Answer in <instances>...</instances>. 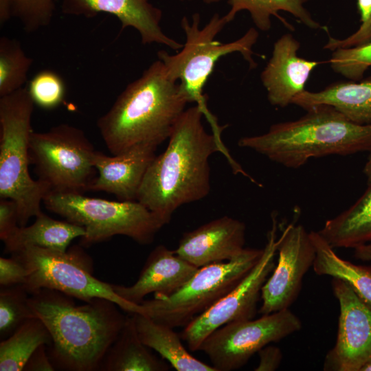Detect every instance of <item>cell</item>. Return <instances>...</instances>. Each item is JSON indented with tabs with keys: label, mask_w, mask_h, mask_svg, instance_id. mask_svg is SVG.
Here are the masks:
<instances>
[{
	"label": "cell",
	"mask_w": 371,
	"mask_h": 371,
	"mask_svg": "<svg viewBox=\"0 0 371 371\" xmlns=\"http://www.w3.org/2000/svg\"><path fill=\"white\" fill-rule=\"evenodd\" d=\"M278 240V262L261 290L262 315L289 308L297 298L303 278L315 258L310 233L302 225H288Z\"/></svg>",
	"instance_id": "obj_13"
},
{
	"label": "cell",
	"mask_w": 371,
	"mask_h": 371,
	"mask_svg": "<svg viewBox=\"0 0 371 371\" xmlns=\"http://www.w3.org/2000/svg\"><path fill=\"white\" fill-rule=\"evenodd\" d=\"M177 256L174 250L160 245L148 255L137 281L131 286L112 284L125 300L141 304L150 293L169 295L180 289L198 270Z\"/></svg>",
	"instance_id": "obj_19"
},
{
	"label": "cell",
	"mask_w": 371,
	"mask_h": 371,
	"mask_svg": "<svg viewBox=\"0 0 371 371\" xmlns=\"http://www.w3.org/2000/svg\"><path fill=\"white\" fill-rule=\"evenodd\" d=\"M27 271L23 286L30 294L41 289L60 291L74 298L89 302L102 297L115 303L129 314L143 313L141 304L129 302L114 291L112 284L92 275L90 258L80 246L60 251L27 246L11 254Z\"/></svg>",
	"instance_id": "obj_9"
},
{
	"label": "cell",
	"mask_w": 371,
	"mask_h": 371,
	"mask_svg": "<svg viewBox=\"0 0 371 371\" xmlns=\"http://www.w3.org/2000/svg\"><path fill=\"white\" fill-rule=\"evenodd\" d=\"M34 103L26 88L0 97V197L16 202L19 225L42 212L49 187L29 172V144Z\"/></svg>",
	"instance_id": "obj_5"
},
{
	"label": "cell",
	"mask_w": 371,
	"mask_h": 371,
	"mask_svg": "<svg viewBox=\"0 0 371 371\" xmlns=\"http://www.w3.org/2000/svg\"><path fill=\"white\" fill-rule=\"evenodd\" d=\"M309 233L315 249L314 271L319 276H330L344 281L371 306V267L342 259L318 232Z\"/></svg>",
	"instance_id": "obj_25"
},
{
	"label": "cell",
	"mask_w": 371,
	"mask_h": 371,
	"mask_svg": "<svg viewBox=\"0 0 371 371\" xmlns=\"http://www.w3.org/2000/svg\"><path fill=\"white\" fill-rule=\"evenodd\" d=\"M180 1H190V0H180ZM201 1H202L205 3L210 4V3H219L223 1H229V0H201Z\"/></svg>",
	"instance_id": "obj_42"
},
{
	"label": "cell",
	"mask_w": 371,
	"mask_h": 371,
	"mask_svg": "<svg viewBox=\"0 0 371 371\" xmlns=\"http://www.w3.org/2000/svg\"><path fill=\"white\" fill-rule=\"evenodd\" d=\"M156 149L153 146L138 145L113 156L95 150L93 164L98 175L89 190L113 194L120 201H137L139 189L155 157Z\"/></svg>",
	"instance_id": "obj_18"
},
{
	"label": "cell",
	"mask_w": 371,
	"mask_h": 371,
	"mask_svg": "<svg viewBox=\"0 0 371 371\" xmlns=\"http://www.w3.org/2000/svg\"><path fill=\"white\" fill-rule=\"evenodd\" d=\"M306 111L296 120L271 125L264 134L243 137L238 144L290 168L311 158L371 151V124L353 122L327 104Z\"/></svg>",
	"instance_id": "obj_4"
},
{
	"label": "cell",
	"mask_w": 371,
	"mask_h": 371,
	"mask_svg": "<svg viewBox=\"0 0 371 371\" xmlns=\"http://www.w3.org/2000/svg\"><path fill=\"white\" fill-rule=\"evenodd\" d=\"M47 345L40 346L32 353L26 364L24 366L25 371H54L55 368L53 366L48 352H47Z\"/></svg>",
	"instance_id": "obj_37"
},
{
	"label": "cell",
	"mask_w": 371,
	"mask_h": 371,
	"mask_svg": "<svg viewBox=\"0 0 371 371\" xmlns=\"http://www.w3.org/2000/svg\"><path fill=\"white\" fill-rule=\"evenodd\" d=\"M45 207L66 221L84 227L80 245L89 247L116 235L132 238L141 245L151 243L165 224L137 201H109L80 193L49 192Z\"/></svg>",
	"instance_id": "obj_6"
},
{
	"label": "cell",
	"mask_w": 371,
	"mask_h": 371,
	"mask_svg": "<svg viewBox=\"0 0 371 371\" xmlns=\"http://www.w3.org/2000/svg\"><path fill=\"white\" fill-rule=\"evenodd\" d=\"M292 104L306 111L316 105H330L353 122L370 124L371 76L359 82H335L319 91L304 90Z\"/></svg>",
	"instance_id": "obj_20"
},
{
	"label": "cell",
	"mask_w": 371,
	"mask_h": 371,
	"mask_svg": "<svg viewBox=\"0 0 371 371\" xmlns=\"http://www.w3.org/2000/svg\"><path fill=\"white\" fill-rule=\"evenodd\" d=\"M63 13L92 18L100 13L116 16L122 30L126 27L136 30L144 44L164 45L173 50L183 45L164 33L160 22L162 12L149 0H60Z\"/></svg>",
	"instance_id": "obj_15"
},
{
	"label": "cell",
	"mask_w": 371,
	"mask_h": 371,
	"mask_svg": "<svg viewBox=\"0 0 371 371\" xmlns=\"http://www.w3.org/2000/svg\"><path fill=\"white\" fill-rule=\"evenodd\" d=\"M360 371H371V359L369 360L360 370Z\"/></svg>",
	"instance_id": "obj_41"
},
{
	"label": "cell",
	"mask_w": 371,
	"mask_h": 371,
	"mask_svg": "<svg viewBox=\"0 0 371 371\" xmlns=\"http://www.w3.org/2000/svg\"><path fill=\"white\" fill-rule=\"evenodd\" d=\"M189 102L188 94L157 59L126 86L97 126L113 155L138 145L157 148L169 139Z\"/></svg>",
	"instance_id": "obj_3"
},
{
	"label": "cell",
	"mask_w": 371,
	"mask_h": 371,
	"mask_svg": "<svg viewBox=\"0 0 371 371\" xmlns=\"http://www.w3.org/2000/svg\"><path fill=\"white\" fill-rule=\"evenodd\" d=\"M18 208L15 201L0 200V239L6 240L19 227Z\"/></svg>",
	"instance_id": "obj_35"
},
{
	"label": "cell",
	"mask_w": 371,
	"mask_h": 371,
	"mask_svg": "<svg viewBox=\"0 0 371 371\" xmlns=\"http://www.w3.org/2000/svg\"><path fill=\"white\" fill-rule=\"evenodd\" d=\"M332 286L340 313L336 344L324 369L360 371L371 359V306L344 281L334 278Z\"/></svg>",
	"instance_id": "obj_14"
},
{
	"label": "cell",
	"mask_w": 371,
	"mask_h": 371,
	"mask_svg": "<svg viewBox=\"0 0 371 371\" xmlns=\"http://www.w3.org/2000/svg\"><path fill=\"white\" fill-rule=\"evenodd\" d=\"M355 256L364 261H371V243L365 244L355 248Z\"/></svg>",
	"instance_id": "obj_39"
},
{
	"label": "cell",
	"mask_w": 371,
	"mask_h": 371,
	"mask_svg": "<svg viewBox=\"0 0 371 371\" xmlns=\"http://www.w3.org/2000/svg\"><path fill=\"white\" fill-rule=\"evenodd\" d=\"M363 173L366 177L368 186L371 185V151L364 166Z\"/></svg>",
	"instance_id": "obj_40"
},
{
	"label": "cell",
	"mask_w": 371,
	"mask_h": 371,
	"mask_svg": "<svg viewBox=\"0 0 371 371\" xmlns=\"http://www.w3.org/2000/svg\"><path fill=\"white\" fill-rule=\"evenodd\" d=\"M95 152L85 132L68 124L54 126L45 132L33 131L30 138V164L38 179L52 192L89 191L98 175L93 164Z\"/></svg>",
	"instance_id": "obj_10"
},
{
	"label": "cell",
	"mask_w": 371,
	"mask_h": 371,
	"mask_svg": "<svg viewBox=\"0 0 371 371\" xmlns=\"http://www.w3.org/2000/svg\"><path fill=\"white\" fill-rule=\"evenodd\" d=\"M227 23L225 16L215 13L201 28L199 13L192 15L191 22L184 16L181 26L186 35V43L181 50L173 55L165 50L157 52V58L164 64L168 76L180 84L190 102L205 106L203 87L216 62L223 56L238 52L251 68L256 66L252 56L258 32L251 27L238 39L222 43L215 38Z\"/></svg>",
	"instance_id": "obj_7"
},
{
	"label": "cell",
	"mask_w": 371,
	"mask_h": 371,
	"mask_svg": "<svg viewBox=\"0 0 371 371\" xmlns=\"http://www.w3.org/2000/svg\"><path fill=\"white\" fill-rule=\"evenodd\" d=\"M147 348L139 337L133 314H130L117 339L106 352L99 370H169L166 361L155 356Z\"/></svg>",
	"instance_id": "obj_21"
},
{
	"label": "cell",
	"mask_w": 371,
	"mask_h": 371,
	"mask_svg": "<svg viewBox=\"0 0 371 371\" xmlns=\"http://www.w3.org/2000/svg\"><path fill=\"white\" fill-rule=\"evenodd\" d=\"M361 25L358 30L344 39L335 38L328 34V40L323 47L333 51L339 48H349L364 45L371 42V0H357Z\"/></svg>",
	"instance_id": "obj_33"
},
{
	"label": "cell",
	"mask_w": 371,
	"mask_h": 371,
	"mask_svg": "<svg viewBox=\"0 0 371 371\" xmlns=\"http://www.w3.org/2000/svg\"><path fill=\"white\" fill-rule=\"evenodd\" d=\"M245 228L244 223L225 216L184 233L174 251L198 268L227 261L245 249Z\"/></svg>",
	"instance_id": "obj_16"
},
{
	"label": "cell",
	"mask_w": 371,
	"mask_h": 371,
	"mask_svg": "<svg viewBox=\"0 0 371 371\" xmlns=\"http://www.w3.org/2000/svg\"><path fill=\"white\" fill-rule=\"evenodd\" d=\"M258 352L260 360L254 370L273 371L279 367L282 359V354L279 348L267 345Z\"/></svg>",
	"instance_id": "obj_36"
},
{
	"label": "cell",
	"mask_w": 371,
	"mask_h": 371,
	"mask_svg": "<svg viewBox=\"0 0 371 371\" xmlns=\"http://www.w3.org/2000/svg\"><path fill=\"white\" fill-rule=\"evenodd\" d=\"M206 113V107L198 104L183 112L166 150L155 157L139 189L137 201L165 225L178 207L210 192L209 159L224 148L219 135L205 129L202 117Z\"/></svg>",
	"instance_id": "obj_1"
},
{
	"label": "cell",
	"mask_w": 371,
	"mask_h": 371,
	"mask_svg": "<svg viewBox=\"0 0 371 371\" xmlns=\"http://www.w3.org/2000/svg\"><path fill=\"white\" fill-rule=\"evenodd\" d=\"M10 3L12 17L29 33L47 26L55 10L54 0H10Z\"/></svg>",
	"instance_id": "obj_32"
},
{
	"label": "cell",
	"mask_w": 371,
	"mask_h": 371,
	"mask_svg": "<svg viewBox=\"0 0 371 371\" xmlns=\"http://www.w3.org/2000/svg\"><path fill=\"white\" fill-rule=\"evenodd\" d=\"M300 44L291 34L281 36L274 43L271 57L260 74L269 103L281 108L292 104L304 91L312 71L322 62L297 56Z\"/></svg>",
	"instance_id": "obj_17"
},
{
	"label": "cell",
	"mask_w": 371,
	"mask_h": 371,
	"mask_svg": "<svg viewBox=\"0 0 371 371\" xmlns=\"http://www.w3.org/2000/svg\"><path fill=\"white\" fill-rule=\"evenodd\" d=\"M30 293L23 284L1 286L0 337L10 336L26 319L36 317L29 304Z\"/></svg>",
	"instance_id": "obj_29"
},
{
	"label": "cell",
	"mask_w": 371,
	"mask_h": 371,
	"mask_svg": "<svg viewBox=\"0 0 371 371\" xmlns=\"http://www.w3.org/2000/svg\"><path fill=\"white\" fill-rule=\"evenodd\" d=\"M33 60L14 38H0V97L23 87Z\"/></svg>",
	"instance_id": "obj_28"
},
{
	"label": "cell",
	"mask_w": 371,
	"mask_h": 371,
	"mask_svg": "<svg viewBox=\"0 0 371 371\" xmlns=\"http://www.w3.org/2000/svg\"><path fill=\"white\" fill-rule=\"evenodd\" d=\"M27 271L19 260L11 256L0 258V285L9 286L23 284L27 278Z\"/></svg>",
	"instance_id": "obj_34"
},
{
	"label": "cell",
	"mask_w": 371,
	"mask_h": 371,
	"mask_svg": "<svg viewBox=\"0 0 371 371\" xmlns=\"http://www.w3.org/2000/svg\"><path fill=\"white\" fill-rule=\"evenodd\" d=\"M140 340L148 348L158 352L177 371H217L192 356L183 345L180 336L168 325L155 321L147 315L133 314Z\"/></svg>",
	"instance_id": "obj_22"
},
{
	"label": "cell",
	"mask_w": 371,
	"mask_h": 371,
	"mask_svg": "<svg viewBox=\"0 0 371 371\" xmlns=\"http://www.w3.org/2000/svg\"><path fill=\"white\" fill-rule=\"evenodd\" d=\"M328 63L334 71L352 81H359L371 67V42L333 51Z\"/></svg>",
	"instance_id": "obj_31"
},
{
	"label": "cell",
	"mask_w": 371,
	"mask_h": 371,
	"mask_svg": "<svg viewBox=\"0 0 371 371\" xmlns=\"http://www.w3.org/2000/svg\"><path fill=\"white\" fill-rule=\"evenodd\" d=\"M262 249L245 248L232 259L198 269L177 291L144 300L143 315L172 328L186 326L226 294L249 273Z\"/></svg>",
	"instance_id": "obj_8"
},
{
	"label": "cell",
	"mask_w": 371,
	"mask_h": 371,
	"mask_svg": "<svg viewBox=\"0 0 371 371\" xmlns=\"http://www.w3.org/2000/svg\"><path fill=\"white\" fill-rule=\"evenodd\" d=\"M310 0H229L230 9L224 15L227 23L233 21L238 12L247 11L255 26L267 32L271 29L272 16L278 17L288 27L291 25L278 14L279 11L291 14L300 23L313 30H328L316 21L307 10L305 4Z\"/></svg>",
	"instance_id": "obj_26"
},
{
	"label": "cell",
	"mask_w": 371,
	"mask_h": 371,
	"mask_svg": "<svg viewBox=\"0 0 371 371\" xmlns=\"http://www.w3.org/2000/svg\"><path fill=\"white\" fill-rule=\"evenodd\" d=\"M276 215H272L271 229L258 262L230 292L184 326L181 338L191 351L199 350L203 340L212 332L232 322L253 319L262 288L275 267L277 239Z\"/></svg>",
	"instance_id": "obj_12"
},
{
	"label": "cell",
	"mask_w": 371,
	"mask_h": 371,
	"mask_svg": "<svg viewBox=\"0 0 371 371\" xmlns=\"http://www.w3.org/2000/svg\"><path fill=\"white\" fill-rule=\"evenodd\" d=\"M27 89L34 104L46 110L59 106L64 102L66 93L61 76L48 69L36 74L30 80Z\"/></svg>",
	"instance_id": "obj_30"
},
{
	"label": "cell",
	"mask_w": 371,
	"mask_h": 371,
	"mask_svg": "<svg viewBox=\"0 0 371 371\" xmlns=\"http://www.w3.org/2000/svg\"><path fill=\"white\" fill-rule=\"evenodd\" d=\"M74 298L56 290L41 289L30 295L29 304L50 333L48 355L55 368L99 370L127 316L109 300L95 297L77 305Z\"/></svg>",
	"instance_id": "obj_2"
},
{
	"label": "cell",
	"mask_w": 371,
	"mask_h": 371,
	"mask_svg": "<svg viewBox=\"0 0 371 371\" xmlns=\"http://www.w3.org/2000/svg\"><path fill=\"white\" fill-rule=\"evenodd\" d=\"M302 323L289 308L256 319L232 322L210 334L199 350L206 354L217 371L237 370L256 352L300 330Z\"/></svg>",
	"instance_id": "obj_11"
},
{
	"label": "cell",
	"mask_w": 371,
	"mask_h": 371,
	"mask_svg": "<svg viewBox=\"0 0 371 371\" xmlns=\"http://www.w3.org/2000/svg\"><path fill=\"white\" fill-rule=\"evenodd\" d=\"M12 17L10 0H0V24L3 25Z\"/></svg>",
	"instance_id": "obj_38"
},
{
	"label": "cell",
	"mask_w": 371,
	"mask_h": 371,
	"mask_svg": "<svg viewBox=\"0 0 371 371\" xmlns=\"http://www.w3.org/2000/svg\"><path fill=\"white\" fill-rule=\"evenodd\" d=\"M50 333L38 317L23 322L0 343V370L21 371L32 353L40 346H50Z\"/></svg>",
	"instance_id": "obj_27"
},
{
	"label": "cell",
	"mask_w": 371,
	"mask_h": 371,
	"mask_svg": "<svg viewBox=\"0 0 371 371\" xmlns=\"http://www.w3.org/2000/svg\"><path fill=\"white\" fill-rule=\"evenodd\" d=\"M333 248L371 243V185L348 209L326 221L318 231Z\"/></svg>",
	"instance_id": "obj_24"
},
{
	"label": "cell",
	"mask_w": 371,
	"mask_h": 371,
	"mask_svg": "<svg viewBox=\"0 0 371 371\" xmlns=\"http://www.w3.org/2000/svg\"><path fill=\"white\" fill-rule=\"evenodd\" d=\"M30 226H19L3 243L5 251L12 252L27 246L65 251L71 242L85 234L83 227L69 221L56 220L43 212Z\"/></svg>",
	"instance_id": "obj_23"
}]
</instances>
